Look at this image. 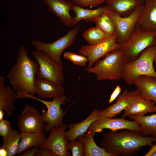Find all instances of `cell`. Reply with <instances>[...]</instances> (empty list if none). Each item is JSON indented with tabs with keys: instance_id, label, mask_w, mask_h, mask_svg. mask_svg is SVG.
<instances>
[{
	"instance_id": "44dd1931",
	"label": "cell",
	"mask_w": 156,
	"mask_h": 156,
	"mask_svg": "<svg viewBox=\"0 0 156 156\" xmlns=\"http://www.w3.org/2000/svg\"><path fill=\"white\" fill-rule=\"evenodd\" d=\"M145 0H106L109 8L122 17L131 14L139 5L144 4Z\"/></svg>"
},
{
	"instance_id": "6da1fadb",
	"label": "cell",
	"mask_w": 156,
	"mask_h": 156,
	"mask_svg": "<svg viewBox=\"0 0 156 156\" xmlns=\"http://www.w3.org/2000/svg\"><path fill=\"white\" fill-rule=\"evenodd\" d=\"M39 70L38 64L29 57L27 49L22 46L17 54L16 62L6 77L19 99L25 98L28 94L33 96L36 94L34 83Z\"/></svg>"
},
{
	"instance_id": "7c38bea8",
	"label": "cell",
	"mask_w": 156,
	"mask_h": 156,
	"mask_svg": "<svg viewBox=\"0 0 156 156\" xmlns=\"http://www.w3.org/2000/svg\"><path fill=\"white\" fill-rule=\"evenodd\" d=\"M17 125L21 132H42L44 131L45 123L41 114L36 108L27 105L18 116Z\"/></svg>"
},
{
	"instance_id": "e575fe53",
	"label": "cell",
	"mask_w": 156,
	"mask_h": 156,
	"mask_svg": "<svg viewBox=\"0 0 156 156\" xmlns=\"http://www.w3.org/2000/svg\"><path fill=\"white\" fill-rule=\"evenodd\" d=\"M35 156H53L51 151L47 148H39Z\"/></svg>"
},
{
	"instance_id": "ab89813d",
	"label": "cell",
	"mask_w": 156,
	"mask_h": 156,
	"mask_svg": "<svg viewBox=\"0 0 156 156\" xmlns=\"http://www.w3.org/2000/svg\"><path fill=\"white\" fill-rule=\"evenodd\" d=\"M154 63L155 64V68L156 69V54L155 55V58L154 59Z\"/></svg>"
},
{
	"instance_id": "3957f363",
	"label": "cell",
	"mask_w": 156,
	"mask_h": 156,
	"mask_svg": "<svg viewBox=\"0 0 156 156\" xmlns=\"http://www.w3.org/2000/svg\"><path fill=\"white\" fill-rule=\"evenodd\" d=\"M156 54V46L151 45L142 52L135 60L124 64L122 78L128 84H134L140 76L146 75L156 78L153 66Z\"/></svg>"
},
{
	"instance_id": "1f68e13d",
	"label": "cell",
	"mask_w": 156,
	"mask_h": 156,
	"mask_svg": "<svg viewBox=\"0 0 156 156\" xmlns=\"http://www.w3.org/2000/svg\"><path fill=\"white\" fill-rule=\"evenodd\" d=\"M106 0H73L72 2L75 5L82 7H90L91 8L96 7Z\"/></svg>"
},
{
	"instance_id": "74e56055",
	"label": "cell",
	"mask_w": 156,
	"mask_h": 156,
	"mask_svg": "<svg viewBox=\"0 0 156 156\" xmlns=\"http://www.w3.org/2000/svg\"><path fill=\"white\" fill-rule=\"evenodd\" d=\"M0 156H8V153L7 150L4 147L1 146L0 148Z\"/></svg>"
},
{
	"instance_id": "d6a6232c",
	"label": "cell",
	"mask_w": 156,
	"mask_h": 156,
	"mask_svg": "<svg viewBox=\"0 0 156 156\" xmlns=\"http://www.w3.org/2000/svg\"><path fill=\"white\" fill-rule=\"evenodd\" d=\"M13 130L8 120L3 119L0 121V135L3 140Z\"/></svg>"
},
{
	"instance_id": "8d00e7d4",
	"label": "cell",
	"mask_w": 156,
	"mask_h": 156,
	"mask_svg": "<svg viewBox=\"0 0 156 156\" xmlns=\"http://www.w3.org/2000/svg\"><path fill=\"white\" fill-rule=\"evenodd\" d=\"M149 151L145 155L146 156H151L152 154L156 151V144L153 145H152Z\"/></svg>"
},
{
	"instance_id": "4fadbf2b",
	"label": "cell",
	"mask_w": 156,
	"mask_h": 156,
	"mask_svg": "<svg viewBox=\"0 0 156 156\" xmlns=\"http://www.w3.org/2000/svg\"><path fill=\"white\" fill-rule=\"evenodd\" d=\"M105 129H108L114 131L120 130L135 131L139 132V123L134 121H130L124 118L101 117L94 122L87 131L94 136L96 133L101 132Z\"/></svg>"
},
{
	"instance_id": "5b68a950",
	"label": "cell",
	"mask_w": 156,
	"mask_h": 156,
	"mask_svg": "<svg viewBox=\"0 0 156 156\" xmlns=\"http://www.w3.org/2000/svg\"><path fill=\"white\" fill-rule=\"evenodd\" d=\"M156 32L136 26L127 41L120 45L125 63L135 60L142 52L153 45Z\"/></svg>"
},
{
	"instance_id": "7402d4cb",
	"label": "cell",
	"mask_w": 156,
	"mask_h": 156,
	"mask_svg": "<svg viewBox=\"0 0 156 156\" xmlns=\"http://www.w3.org/2000/svg\"><path fill=\"white\" fill-rule=\"evenodd\" d=\"M45 132H21L18 151V155L27 149L39 147L46 140Z\"/></svg>"
},
{
	"instance_id": "8fae6325",
	"label": "cell",
	"mask_w": 156,
	"mask_h": 156,
	"mask_svg": "<svg viewBox=\"0 0 156 156\" xmlns=\"http://www.w3.org/2000/svg\"><path fill=\"white\" fill-rule=\"evenodd\" d=\"M67 125L64 124L52 128L49 134L39 148H47L50 150L53 156H70L68 151V141L65 137V133Z\"/></svg>"
},
{
	"instance_id": "d6986e66",
	"label": "cell",
	"mask_w": 156,
	"mask_h": 156,
	"mask_svg": "<svg viewBox=\"0 0 156 156\" xmlns=\"http://www.w3.org/2000/svg\"><path fill=\"white\" fill-rule=\"evenodd\" d=\"M6 78L0 76V108L3 109L7 116L10 117L15 108L14 102L19 98L16 92L12 91L10 86H4V81Z\"/></svg>"
},
{
	"instance_id": "5bb4252c",
	"label": "cell",
	"mask_w": 156,
	"mask_h": 156,
	"mask_svg": "<svg viewBox=\"0 0 156 156\" xmlns=\"http://www.w3.org/2000/svg\"><path fill=\"white\" fill-rule=\"evenodd\" d=\"M156 104L154 101L142 98L137 89L129 91L128 106L122 118L131 115L144 116L148 113L156 112Z\"/></svg>"
},
{
	"instance_id": "f546056e",
	"label": "cell",
	"mask_w": 156,
	"mask_h": 156,
	"mask_svg": "<svg viewBox=\"0 0 156 156\" xmlns=\"http://www.w3.org/2000/svg\"><path fill=\"white\" fill-rule=\"evenodd\" d=\"M84 148V143L80 136L68 142V149L71 151L72 156H85Z\"/></svg>"
},
{
	"instance_id": "8992f818",
	"label": "cell",
	"mask_w": 156,
	"mask_h": 156,
	"mask_svg": "<svg viewBox=\"0 0 156 156\" xmlns=\"http://www.w3.org/2000/svg\"><path fill=\"white\" fill-rule=\"evenodd\" d=\"M80 24L70 29L66 34L54 42L46 43L36 40L31 41L36 50L44 52L59 64H63L61 56L63 51L70 47L75 41L80 27Z\"/></svg>"
},
{
	"instance_id": "4316f807",
	"label": "cell",
	"mask_w": 156,
	"mask_h": 156,
	"mask_svg": "<svg viewBox=\"0 0 156 156\" xmlns=\"http://www.w3.org/2000/svg\"><path fill=\"white\" fill-rule=\"evenodd\" d=\"M96 27L103 32L108 38L116 34L114 23L109 15L105 12L94 20Z\"/></svg>"
},
{
	"instance_id": "836d02e7",
	"label": "cell",
	"mask_w": 156,
	"mask_h": 156,
	"mask_svg": "<svg viewBox=\"0 0 156 156\" xmlns=\"http://www.w3.org/2000/svg\"><path fill=\"white\" fill-rule=\"evenodd\" d=\"M39 147L35 146L26 151L18 155L19 156H34L39 149Z\"/></svg>"
},
{
	"instance_id": "d590c367",
	"label": "cell",
	"mask_w": 156,
	"mask_h": 156,
	"mask_svg": "<svg viewBox=\"0 0 156 156\" xmlns=\"http://www.w3.org/2000/svg\"><path fill=\"white\" fill-rule=\"evenodd\" d=\"M121 91V88L119 85L116 87L115 89L112 94L109 103H111L118 96Z\"/></svg>"
},
{
	"instance_id": "ffe728a7",
	"label": "cell",
	"mask_w": 156,
	"mask_h": 156,
	"mask_svg": "<svg viewBox=\"0 0 156 156\" xmlns=\"http://www.w3.org/2000/svg\"><path fill=\"white\" fill-rule=\"evenodd\" d=\"M134 84L142 98L156 103V78L151 76H141Z\"/></svg>"
},
{
	"instance_id": "f35d334b",
	"label": "cell",
	"mask_w": 156,
	"mask_h": 156,
	"mask_svg": "<svg viewBox=\"0 0 156 156\" xmlns=\"http://www.w3.org/2000/svg\"><path fill=\"white\" fill-rule=\"evenodd\" d=\"M5 112L2 109L0 108V121L3 120Z\"/></svg>"
},
{
	"instance_id": "ac0fdd59",
	"label": "cell",
	"mask_w": 156,
	"mask_h": 156,
	"mask_svg": "<svg viewBox=\"0 0 156 156\" xmlns=\"http://www.w3.org/2000/svg\"><path fill=\"white\" fill-rule=\"evenodd\" d=\"M136 27L156 32V0H146Z\"/></svg>"
},
{
	"instance_id": "60d3db41",
	"label": "cell",
	"mask_w": 156,
	"mask_h": 156,
	"mask_svg": "<svg viewBox=\"0 0 156 156\" xmlns=\"http://www.w3.org/2000/svg\"><path fill=\"white\" fill-rule=\"evenodd\" d=\"M153 45H155L156 46V32Z\"/></svg>"
},
{
	"instance_id": "ba28073f",
	"label": "cell",
	"mask_w": 156,
	"mask_h": 156,
	"mask_svg": "<svg viewBox=\"0 0 156 156\" xmlns=\"http://www.w3.org/2000/svg\"><path fill=\"white\" fill-rule=\"evenodd\" d=\"M144 7V4L138 6L131 14L125 17L119 16L108 7L105 11L114 23L116 42L120 45L127 41L134 31Z\"/></svg>"
},
{
	"instance_id": "7bdbcfd3",
	"label": "cell",
	"mask_w": 156,
	"mask_h": 156,
	"mask_svg": "<svg viewBox=\"0 0 156 156\" xmlns=\"http://www.w3.org/2000/svg\"></svg>"
},
{
	"instance_id": "484cf974",
	"label": "cell",
	"mask_w": 156,
	"mask_h": 156,
	"mask_svg": "<svg viewBox=\"0 0 156 156\" xmlns=\"http://www.w3.org/2000/svg\"><path fill=\"white\" fill-rule=\"evenodd\" d=\"M80 137L84 144L85 156H117L106 152L103 148L97 146L94 141V136L90 132L87 131L84 135Z\"/></svg>"
},
{
	"instance_id": "83f0119b",
	"label": "cell",
	"mask_w": 156,
	"mask_h": 156,
	"mask_svg": "<svg viewBox=\"0 0 156 156\" xmlns=\"http://www.w3.org/2000/svg\"><path fill=\"white\" fill-rule=\"evenodd\" d=\"M21 140L20 133L13 130L5 139L1 146L7 151L8 156H13L18 154L19 143Z\"/></svg>"
},
{
	"instance_id": "2e32d148",
	"label": "cell",
	"mask_w": 156,
	"mask_h": 156,
	"mask_svg": "<svg viewBox=\"0 0 156 156\" xmlns=\"http://www.w3.org/2000/svg\"><path fill=\"white\" fill-rule=\"evenodd\" d=\"M34 86L36 94L43 99H53L64 94L65 92V89L62 86L42 78L36 77Z\"/></svg>"
},
{
	"instance_id": "b9f144b4",
	"label": "cell",
	"mask_w": 156,
	"mask_h": 156,
	"mask_svg": "<svg viewBox=\"0 0 156 156\" xmlns=\"http://www.w3.org/2000/svg\"><path fill=\"white\" fill-rule=\"evenodd\" d=\"M151 156H156V151L152 154Z\"/></svg>"
},
{
	"instance_id": "7a4b0ae2",
	"label": "cell",
	"mask_w": 156,
	"mask_h": 156,
	"mask_svg": "<svg viewBox=\"0 0 156 156\" xmlns=\"http://www.w3.org/2000/svg\"><path fill=\"white\" fill-rule=\"evenodd\" d=\"M138 132L126 129L118 132L111 131L103 135L100 145L108 153L117 156H131L142 147L151 146L156 142V137L143 136Z\"/></svg>"
},
{
	"instance_id": "cb8c5ba5",
	"label": "cell",
	"mask_w": 156,
	"mask_h": 156,
	"mask_svg": "<svg viewBox=\"0 0 156 156\" xmlns=\"http://www.w3.org/2000/svg\"><path fill=\"white\" fill-rule=\"evenodd\" d=\"M128 117L139 123V133L141 135L156 137V113L148 116L131 115Z\"/></svg>"
},
{
	"instance_id": "d4e9b609",
	"label": "cell",
	"mask_w": 156,
	"mask_h": 156,
	"mask_svg": "<svg viewBox=\"0 0 156 156\" xmlns=\"http://www.w3.org/2000/svg\"><path fill=\"white\" fill-rule=\"evenodd\" d=\"M128 93L129 91L125 89L118 96L115 103L100 111L99 116L101 117L112 118L120 114L127 107Z\"/></svg>"
},
{
	"instance_id": "9c48e42d",
	"label": "cell",
	"mask_w": 156,
	"mask_h": 156,
	"mask_svg": "<svg viewBox=\"0 0 156 156\" xmlns=\"http://www.w3.org/2000/svg\"><path fill=\"white\" fill-rule=\"evenodd\" d=\"M31 54L39 67L36 77L47 79L62 86L64 82L63 64H58L43 52L36 50L32 51Z\"/></svg>"
},
{
	"instance_id": "4dcf8cb0",
	"label": "cell",
	"mask_w": 156,
	"mask_h": 156,
	"mask_svg": "<svg viewBox=\"0 0 156 156\" xmlns=\"http://www.w3.org/2000/svg\"><path fill=\"white\" fill-rule=\"evenodd\" d=\"M64 57L71 61L74 65L81 67L85 66L88 62V58L81 54H78L71 52L67 51L64 54Z\"/></svg>"
},
{
	"instance_id": "30bf717a",
	"label": "cell",
	"mask_w": 156,
	"mask_h": 156,
	"mask_svg": "<svg viewBox=\"0 0 156 156\" xmlns=\"http://www.w3.org/2000/svg\"><path fill=\"white\" fill-rule=\"evenodd\" d=\"M120 45L116 42V34L99 43L83 46L79 49L78 53L88 58L87 68H90L101 57L113 50L120 49Z\"/></svg>"
},
{
	"instance_id": "9a60e30c",
	"label": "cell",
	"mask_w": 156,
	"mask_h": 156,
	"mask_svg": "<svg viewBox=\"0 0 156 156\" xmlns=\"http://www.w3.org/2000/svg\"><path fill=\"white\" fill-rule=\"evenodd\" d=\"M47 6L48 10L59 18L60 21L67 27L72 26L73 17L70 14L74 4L66 0H42Z\"/></svg>"
},
{
	"instance_id": "603a6c76",
	"label": "cell",
	"mask_w": 156,
	"mask_h": 156,
	"mask_svg": "<svg viewBox=\"0 0 156 156\" xmlns=\"http://www.w3.org/2000/svg\"><path fill=\"white\" fill-rule=\"evenodd\" d=\"M108 6L103 5L94 10L83 8L74 4L72 10L75 16L73 17L72 26H75L80 21L84 20L87 22L94 21L99 16L105 12Z\"/></svg>"
},
{
	"instance_id": "52a82bcc",
	"label": "cell",
	"mask_w": 156,
	"mask_h": 156,
	"mask_svg": "<svg viewBox=\"0 0 156 156\" xmlns=\"http://www.w3.org/2000/svg\"><path fill=\"white\" fill-rule=\"evenodd\" d=\"M26 98L39 101L47 107V110H43L41 114L42 119L45 123L44 130L45 132H49L52 128L64 124L62 119L70 106L63 112V109L61 108V106L64 104L67 99L66 97L64 94L53 98L50 101L39 99L29 94L25 96V98Z\"/></svg>"
},
{
	"instance_id": "e0dca14e",
	"label": "cell",
	"mask_w": 156,
	"mask_h": 156,
	"mask_svg": "<svg viewBox=\"0 0 156 156\" xmlns=\"http://www.w3.org/2000/svg\"><path fill=\"white\" fill-rule=\"evenodd\" d=\"M101 110L95 109L83 120L78 123H73L68 125L69 130L65 131V137L68 141L76 139L83 136L87 132L91 124L101 118L99 114Z\"/></svg>"
},
{
	"instance_id": "277c9868",
	"label": "cell",
	"mask_w": 156,
	"mask_h": 156,
	"mask_svg": "<svg viewBox=\"0 0 156 156\" xmlns=\"http://www.w3.org/2000/svg\"><path fill=\"white\" fill-rule=\"evenodd\" d=\"M99 59L94 66L84 68L89 73L96 75L97 81H114L122 78V70L125 62L123 53L120 49L113 50Z\"/></svg>"
},
{
	"instance_id": "f1b7e54d",
	"label": "cell",
	"mask_w": 156,
	"mask_h": 156,
	"mask_svg": "<svg viewBox=\"0 0 156 156\" xmlns=\"http://www.w3.org/2000/svg\"><path fill=\"white\" fill-rule=\"evenodd\" d=\"M84 40L89 44L100 42L108 38L105 33L96 27L89 29L83 35Z\"/></svg>"
}]
</instances>
